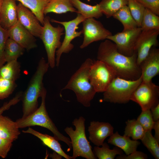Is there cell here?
Masks as SVG:
<instances>
[{"mask_svg":"<svg viewBox=\"0 0 159 159\" xmlns=\"http://www.w3.org/2000/svg\"><path fill=\"white\" fill-rule=\"evenodd\" d=\"M82 31L84 39L80 46L81 49L85 48L93 42L107 39L108 37L112 35L100 21L94 18L86 19L82 22Z\"/></svg>","mask_w":159,"mask_h":159,"instance_id":"obj_11","label":"cell"},{"mask_svg":"<svg viewBox=\"0 0 159 159\" xmlns=\"http://www.w3.org/2000/svg\"><path fill=\"white\" fill-rule=\"evenodd\" d=\"M15 122L7 116L0 115V138L14 142L20 132Z\"/></svg>","mask_w":159,"mask_h":159,"instance_id":"obj_21","label":"cell"},{"mask_svg":"<svg viewBox=\"0 0 159 159\" xmlns=\"http://www.w3.org/2000/svg\"><path fill=\"white\" fill-rule=\"evenodd\" d=\"M22 94V91L19 92L9 102L4 103L0 108V115H2L4 111L9 109L12 106L16 105L21 100Z\"/></svg>","mask_w":159,"mask_h":159,"instance_id":"obj_39","label":"cell"},{"mask_svg":"<svg viewBox=\"0 0 159 159\" xmlns=\"http://www.w3.org/2000/svg\"><path fill=\"white\" fill-rule=\"evenodd\" d=\"M142 81L141 75L135 80L117 77L103 92V100L104 101L114 103H126L130 100L132 94Z\"/></svg>","mask_w":159,"mask_h":159,"instance_id":"obj_6","label":"cell"},{"mask_svg":"<svg viewBox=\"0 0 159 159\" xmlns=\"http://www.w3.org/2000/svg\"><path fill=\"white\" fill-rule=\"evenodd\" d=\"M150 110L154 122L159 120V103Z\"/></svg>","mask_w":159,"mask_h":159,"instance_id":"obj_41","label":"cell"},{"mask_svg":"<svg viewBox=\"0 0 159 159\" xmlns=\"http://www.w3.org/2000/svg\"><path fill=\"white\" fill-rule=\"evenodd\" d=\"M145 8L159 15V0H137Z\"/></svg>","mask_w":159,"mask_h":159,"instance_id":"obj_37","label":"cell"},{"mask_svg":"<svg viewBox=\"0 0 159 159\" xmlns=\"http://www.w3.org/2000/svg\"><path fill=\"white\" fill-rule=\"evenodd\" d=\"M18 21L17 5L15 0H2L0 8V24L8 30Z\"/></svg>","mask_w":159,"mask_h":159,"instance_id":"obj_18","label":"cell"},{"mask_svg":"<svg viewBox=\"0 0 159 159\" xmlns=\"http://www.w3.org/2000/svg\"><path fill=\"white\" fill-rule=\"evenodd\" d=\"M97 58L112 67L117 77L135 80L141 76V69L137 62L136 52L130 56H125L119 52L116 44L109 39H106L100 44Z\"/></svg>","mask_w":159,"mask_h":159,"instance_id":"obj_1","label":"cell"},{"mask_svg":"<svg viewBox=\"0 0 159 159\" xmlns=\"http://www.w3.org/2000/svg\"><path fill=\"white\" fill-rule=\"evenodd\" d=\"M140 67L143 81H152L159 73V49L152 48Z\"/></svg>","mask_w":159,"mask_h":159,"instance_id":"obj_16","label":"cell"},{"mask_svg":"<svg viewBox=\"0 0 159 159\" xmlns=\"http://www.w3.org/2000/svg\"><path fill=\"white\" fill-rule=\"evenodd\" d=\"M85 119L83 117L74 120L72 123L75 127H67L64 131L70 138L73 149L72 159L81 156L87 159H95L96 157L85 134Z\"/></svg>","mask_w":159,"mask_h":159,"instance_id":"obj_5","label":"cell"},{"mask_svg":"<svg viewBox=\"0 0 159 159\" xmlns=\"http://www.w3.org/2000/svg\"><path fill=\"white\" fill-rule=\"evenodd\" d=\"M22 132L24 133L31 134L37 137L41 141L44 145L65 158L72 159V156L67 155L64 151L58 140L54 137L40 133L30 127L26 130H22Z\"/></svg>","mask_w":159,"mask_h":159,"instance_id":"obj_20","label":"cell"},{"mask_svg":"<svg viewBox=\"0 0 159 159\" xmlns=\"http://www.w3.org/2000/svg\"><path fill=\"white\" fill-rule=\"evenodd\" d=\"M2 2V0H0V8L1 4Z\"/></svg>","mask_w":159,"mask_h":159,"instance_id":"obj_43","label":"cell"},{"mask_svg":"<svg viewBox=\"0 0 159 159\" xmlns=\"http://www.w3.org/2000/svg\"><path fill=\"white\" fill-rule=\"evenodd\" d=\"M88 131L89 140L96 146H100L114 133V128L109 122L93 121L90 123Z\"/></svg>","mask_w":159,"mask_h":159,"instance_id":"obj_17","label":"cell"},{"mask_svg":"<svg viewBox=\"0 0 159 159\" xmlns=\"http://www.w3.org/2000/svg\"><path fill=\"white\" fill-rule=\"evenodd\" d=\"M9 38L27 51L37 47L34 36L18 21L8 30Z\"/></svg>","mask_w":159,"mask_h":159,"instance_id":"obj_15","label":"cell"},{"mask_svg":"<svg viewBox=\"0 0 159 159\" xmlns=\"http://www.w3.org/2000/svg\"><path fill=\"white\" fill-rule=\"evenodd\" d=\"M107 141L108 143L121 149L127 155L136 150L140 144V142L138 140H131L127 136H122L118 132L114 133Z\"/></svg>","mask_w":159,"mask_h":159,"instance_id":"obj_19","label":"cell"},{"mask_svg":"<svg viewBox=\"0 0 159 159\" xmlns=\"http://www.w3.org/2000/svg\"><path fill=\"white\" fill-rule=\"evenodd\" d=\"M69 11H77L70 0H50L44 8V15H46L51 12L62 14Z\"/></svg>","mask_w":159,"mask_h":159,"instance_id":"obj_23","label":"cell"},{"mask_svg":"<svg viewBox=\"0 0 159 159\" xmlns=\"http://www.w3.org/2000/svg\"><path fill=\"white\" fill-rule=\"evenodd\" d=\"M13 142L0 138V157L6 158L10 150Z\"/></svg>","mask_w":159,"mask_h":159,"instance_id":"obj_38","label":"cell"},{"mask_svg":"<svg viewBox=\"0 0 159 159\" xmlns=\"http://www.w3.org/2000/svg\"><path fill=\"white\" fill-rule=\"evenodd\" d=\"M112 17L122 23L123 27V31L131 30L138 27L127 5L122 7Z\"/></svg>","mask_w":159,"mask_h":159,"instance_id":"obj_25","label":"cell"},{"mask_svg":"<svg viewBox=\"0 0 159 159\" xmlns=\"http://www.w3.org/2000/svg\"><path fill=\"white\" fill-rule=\"evenodd\" d=\"M18 21L34 36L40 38L43 29L34 14L20 3L17 5Z\"/></svg>","mask_w":159,"mask_h":159,"instance_id":"obj_14","label":"cell"},{"mask_svg":"<svg viewBox=\"0 0 159 159\" xmlns=\"http://www.w3.org/2000/svg\"><path fill=\"white\" fill-rule=\"evenodd\" d=\"M98 4L102 14L109 18L122 7L127 5V0H102Z\"/></svg>","mask_w":159,"mask_h":159,"instance_id":"obj_27","label":"cell"},{"mask_svg":"<svg viewBox=\"0 0 159 159\" xmlns=\"http://www.w3.org/2000/svg\"><path fill=\"white\" fill-rule=\"evenodd\" d=\"M46 94L45 88L41 97V102L39 107L28 116L16 120L15 122L17 125L19 129L35 126L46 128L52 133L54 137L58 140L61 141L66 144L70 150L72 147L70 139L59 131L48 114L45 105Z\"/></svg>","mask_w":159,"mask_h":159,"instance_id":"obj_4","label":"cell"},{"mask_svg":"<svg viewBox=\"0 0 159 159\" xmlns=\"http://www.w3.org/2000/svg\"><path fill=\"white\" fill-rule=\"evenodd\" d=\"M126 124L123 135L131 138L134 140L142 139L146 131L137 120H128Z\"/></svg>","mask_w":159,"mask_h":159,"instance_id":"obj_28","label":"cell"},{"mask_svg":"<svg viewBox=\"0 0 159 159\" xmlns=\"http://www.w3.org/2000/svg\"><path fill=\"white\" fill-rule=\"evenodd\" d=\"M141 140L153 157L159 159V143L153 136L151 131H146Z\"/></svg>","mask_w":159,"mask_h":159,"instance_id":"obj_32","label":"cell"},{"mask_svg":"<svg viewBox=\"0 0 159 159\" xmlns=\"http://www.w3.org/2000/svg\"><path fill=\"white\" fill-rule=\"evenodd\" d=\"M147 155L144 153L137 150L128 155L122 154L116 157L117 159H146Z\"/></svg>","mask_w":159,"mask_h":159,"instance_id":"obj_40","label":"cell"},{"mask_svg":"<svg viewBox=\"0 0 159 159\" xmlns=\"http://www.w3.org/2000/svg\"><path fill=\"white\" fill-rule=\"evenodd\" d=\"M142 31L140 27L124 31L108 37L107 39L113 42L118 51L127 56L132 55L135 52L134 48L138 38Z\"/></svg>","mask_w":159,"mask_h":159,"instance_id":"obj_12","label":"cell"},{"mask_svg":"<svg viewBox=\"0 0 159 159\" xmlns=\"http://www.w3.org/2000/svg\"><path fill=\"white\" fill-rule=\"evenodd\" d=\"M19 1L29 9L35 16L40 23L43 25L45 17L44 13L50 0H15Z\"/></svg>","mask_w":159,"mask_h":159,"instance_id":"obj_24","label":"cell"},{"mask_svg":"<svg viewBox=\"0 0 159 159\" xmlns=\"http://www.w3.org/2000/svg\"><path fill=\"white\" fill-rule=\"evenodd\" d=\"M114 69L105 62L98 60L94 61L89 72L90 82L96 92H103L116 77Z\"/></svg>","mask_w":159,"mask_h":159,"instance_id":"obj_8","label":"cell"},{"mask_svg":"<svg viewBox=\"0 0 159 159\" xmlns=\"http://www.w3.org/2000/svg\"><path fill=\"white\" fill-rule=\"evenodd\" d=\"M20 63L17 60L6 62L0 68V77L16 81L20 76Z\"/></svg>","mask_w":159,"mask_h":159,"instance_id":"obj_26","label":"cell"},{"mask_svg":"<svg viewBox=\"0 0 159 159\" xmlns=\"http://www.w3.org/2000/svg\"><path fill=\"white\" fill-rule=\"evenodd\" d=\"M70 1L73 6L77 9V12L82 15L85 19L91 18L98 19L103 15L98 4L92 6L80 0H70Z\"/></svg>","mask_w":159,"mask_h":159,"instance_id":"obj_22","label":"cell"},{"mask_svg":"<svg viewBox=\"0 0 159 159\" xmlns=\"http://www.w3.org/2000/svg\"><path fill=\"white\" fill-rule=\"evenodd\" d=\"M137 120L146 131L153 129L154 122L150 109L142 110Z\"/></svg>","mask_w":159,"mask_h":159,"instance_id":"obj_35","label":"cell"},{"mask_svg":"<svg viewBox=\"0 0 159 159\" xmlns=\"http://www.w3.org/2000/svg\"><path fill=\"white\" fill-rule=\"evenodd\" d=\"M85 19V18L80 14L77 13V16L74 19L69 21H61L53 19L50 21L62 24L64 27L65 30V36L64 40L60 47L56 52V66L58 67L59 65L61 57L63 53H68L74 48V45L71 43L72 41L76 37H79L82 32V31H76L78 25Z\"/></svg>","mask_w":159,"mask_h":159,"instance_id":"obj_9","label":"cell"},{"mask_svg":"<svg viewBox=\"0 0 159 159\" xmlns=\"http://www.w3.org/2000/svg\"><path fill=\"white\" fill-rule=\"evenodd\" d=\"M94 152L99 159H114L117 155L123 154V151L115 146L112 149H110L109 145L104 143L102 147L96 146L94 147Z\"/></svg>","mask_w":159,"mask_h":159,"instance_id":"obj_30","label":"cell"},{"mask_svg":"<svg viewBox=\"0 0 159 159\" xmlns=\"http://www.w3.org/2000/svg\"><path fill=\"white\" fill-rule=\"evenodd\" d=\"M49 16L45 17L43 29L40 38L42 40L47 53L49 67L54 68L56 65L55 54L57 49L61 46V36L64 34V29L59 25L53 26Z\"/></svg>","mask_w":159,"mask_h":159,"instance_id":"obj_7","label":"cell"},{"mask_svg":"<svg viewBox=\"0 0 159 159\" xmlns=\"http://www.w3.org/2000/svg\"><path fill=\"white\" fill-rule=\"evenodd\" d=\"M94 61L87 58L72 76L62 90L69 89L75 93L77 101L84 106H90L91 101L96 92L91 85L89 74Z\"/></svg>","mask_w":159,"mask_h":159,"instance_id":"obj_2","label":"cell"},{"mask_svg":"<svg viewBox=\"0 0 159 159\" xmlns=\"http://www.w3.org/2000/svg\"><path fill=\"white\" fill-rule=\"evenodd\" d=\"M25 49L12 39H7L4 50V58L6 62L17 60L24 54Z\"/></svg>","mask_w":159,"mask_h":159,"instance_id":"obj_29","label":"cell"},{"mask_svg":"<svg viewBox=\"0 0 159 159\" xmlns=\"http://www.w3.org/2000/svg\"><path fill=\"white\" fill-rule=\"evenodd\" d=\"M153 129L154 130L155 132L154 137L159 143V120L154 122Z\"/></svg>","mask_w":159,"mask_h":159,"instance_id":"obj_42","label":"cell"},{"mask_svg":"<svg viewBox=\"0 0 159 159\" xmlns=\"http://www.w3.org/2000/svg\"><path fill=\"white\" fill-rule=\"evenodd\" d=\"M17 85L16 81L0 77V100L8 97L13 92Z\"/></svg>","mask_w":159,"mask_h":159,"instance_id":"obj_34","label":"cell"},{"mask_svg":"<svg viewBox=\"0 0 159 159\" xmlns=\"http://www.w3.org/2000/svg\"><path fill=\"white\" fill-rule=\"evenodd\" d=\"M159 87L152 81H143L132 94L130 98L138 104L142 110L150 109L158 103Z\"/></svg>","mask_w":159,"mask_h":159,"instance_id":"obj_10","label":"cell"},{"mask_svg":"<svg viewBox=\"0 0 159 159\" xmlns=\"http://www.w3.org/2000/svg\"><path fill=\"white\" fill-rule=\"evenodd\" d=\"M159 29L142 31L136 42L134 51L137 54V62L140 65L148 54L150 50L158 44Z\"/></svg>","mask_w":159,"mask_h":159,"instance_id":"obj_13","label":"cell"},{"mask_svg":"<svg viewBox=\"0 0 159 159\" xmlns=\"http://www.w3.org/2000/svg\"><path fill=\"white\" fill-rule=\"evenodd\" d=\"M127 6L138 26L140 27L145 8L137 0H127Z\"/></svg>","mask_w":159,"mask_h":159,"instance_id":"obj_33","label":"cell"},{"mask_svg":"<svg viewBox=\"0 0 159 159\" xmlns=\"http://www.w3.org/2000/svg\"><path fill=\"white\" fill-rule=\"evenodd\" d=\"M142 31L159 29V17L145 8L140 27Z\"/></svg>","mask_w":159,"mask_h":159,"instance_id":"obj_31","label":"cell"},{"mask_svg":"<svg viewBox=\"0 0 159 159\" xmlns=\"http://www.w3.org/2000/svg\"><path fill=\"white\" fill-rule=\"evenodd\" d=\"M9 38L8 30L3 28L0 24V68L6 62L4 50L6 41Z\"/></svg>","mask_w":159,"mask_h":159,"instance_id":"obj_36","label":"cell"},{"mask_svg":"<svg viewBox=\"0 0 159 159\" xmlns=\"http://www.w3.org/2000/svg\"><path fill=\"white\" fill-rule=\"evenodd\" d=\"M49 65L44 59L39 61L36 70L30 79L27 87L23 92L22 117H26L35 111L38 107V99L45 89L43 82L44 77L47 72Z\"/></svg>","mask_w":159,"mask_h":159,"instance_id":"obj_3","label":"cell"}]
</instances>
